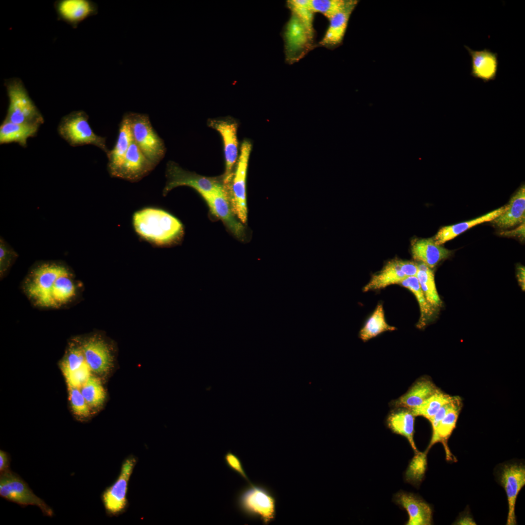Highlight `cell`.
Instances as JSON below:
<instances>
[{
  "label": "cell",
  "mask_w": 525,
  "mask_h": 525,
  "mask_svg": "<svg viewBox=\"0 0 525 525\" xmlns=\"http://www.w3.org/2000/svg\"><path fill=\"white\" fill-rule=\"evenodd\" d=\"M69 398L73 412L80 418H87L90 415L88 404L79 388L69 386Z\"/></svg>",
  "instance_id": "obj_40"
},
{
  "label": "cell",
  "mask_w": 525,
  "mask_h": 525,
  "mask_svg": "<svg viewBox=\"0 0 525 525\" xmlns=\"http://www.w3.org/2000/svg\"><path fill=\"white\" fill-rule=\"evenodd\" d=\"M133 225L140 237L158 246L177 243L184 233L183 225L176 218L163 210L154 208L135 212Z\"/></svg>",
  "instance_id": "obj_1"
},
{
  "label": "cell",
  "mask_w": 525,
  "mask_h": 525,
  "mask_svg": "<svg viewBox=\"0 0 525 525\" xmlns=\"http://www.w3.org/2000/svg\"><path fill=\"white\" fill-rule=\"evenodd\" d=\"M208 125L217 131L222 137L224 144L226 168L223 175L225 184L229 191L234 167L238 158V141L237 139L238 123L228 118L209 119Z\"/></svg>",
  "instance_id": "obj_11"
},
{
  "label": "cell",
  "mask_w": 525,
  "mask_h": 525,
  "mask_svg": "<svg viewBox=\"0 0 525 525\" xmlns=\"http://www.w3.org/2000/svg\"><path fill=\"white\" fill-rule=\"evenodd\" d=\"M90 370L86 362L80 368L65 377L68 386L81 387L90 377Z\"/></svg>",
  "instance_id": "obj_42"
},
{
  "label": "cell",
  "mask_w": 525,
  "mask_h": 525,
  "mask_svg": "<svg viewBox=\"0 0 525 525\" xmlns=\"http://www.w3.org/2000/svg\"><path fill=\"white\" fill-rule=\"evenodd\" d=\"M517 277L520 286L524 291L525 288V269L523 266H519L517 268Z\"/></svg>",
  "instance_id": "obj_46"
},
{
  "label": "cell",
  "mask_w": 525,
  "mask_h": 525,
  "mask_svg": "<svg viewBox=\"0 0 525 525\" xmlns=\"http://www.w3.org/2000/svg\"><path fill=\"white\" fill-rule=\"evenodd\" d=\"M394 501L407 512L409 519L406 525L432 524V509L420 497L411 493L400 491L395 495Z\"/></svg>",
  "instance_id": "obj_17"
},
{
  "label": "cell",
  "mask_w": 525,
  "mask_h": 525,
  "mask_svg": "<svg viewBox=\"0 0 525 525\" xmlns=\"http://www.w3.org/2000/svg\"><path fill=\"white\" fill-rule=\"evenodd\" d=\"M76 287L70 271L59 277L55 281L51 292L52 307L64 304L75 295Z\"/></svg>",
  "instance_id": "obj_33"
},
{
  "label": "cell",
  "mask_w": 525,
  "mask_h": 525,
  "mask_svg": "<svg viewBox=\"0 0 525 525\" xmlns=\"http://www.w3.org/2000/svg\"><path fill=\"white\" fill-rule=\"evenodd\" d=\"M225 460L226 464L230 468L237 472L249 483H251L244 470L241 461L237 456L228 452L225 456Z\"/></svg>",
  "instance_id": "obj_43"
},
{
  "label": "cell",
  "mask_w": 525,
  "mask_h": 525,
  "mask_svg": "<svg viewBox=\"0 0 525 525\" xmlns=\"http://www.w3.org/2000/svg\"><path fill=\"white\" fill-rule=\"evenodd\" d=\"M461 408V400L447 413L440 421L436 429L432 432L430 443L425 451L427 453L435 444L441 442L445 451L446 460L449 461L456 460V458L450 450L448 445V440L456 427Z\"/></svg>",
  "instance_id": "obj_21"
},
{
  "label": "cell",
  "mask_w": 525,
  "mask_h": 525,
  "mask_svg": "<svg viewBox=\"0 0 525 525\" xmlns=\"http://www.w3.org/2000/svg\"><path fill=\"white\" fill-rule=\"evenodd\" d=\"M10 463L9 456L7 453L0 451V473L9 470Z\"/></svg>",
  "instance_id": "obj_45"
},
{
  "label": "cell",
  "mask_w": 525,
  "mask_h": 525,
  "mask_svg": "<svg viewBox=\"0 0 525 525\" xmlns=\"http://www.w3.org/2000/svg\"><path fill=\"white\" fill-rule=\"evenodd\" d=\"M356 5L340 12L329 19L328 28L319 44L328 48L340 45L345 34L350 17Z\"/></svg>",
  "instance_id": "obj_29"
},
{
  "label": "cell",
  "mask_w": 525,
  "mask_h": 525,
  "mask_svg": "<svg viewBox=\"0 0 525 525\" xmlns=\"http://www.w3.org/2000/svg\"><path fill=\"white\" fill-rule=\"evenodd\" d=\"M411 253L414 260L432 269L441 261L449 257L451 251L437 244L434 239L428 238L414 241Z\"/></svg>",
  "instance_id": "obj_22"
},
{
  "label": "cell",
  "mask_w": 525,
  "mask_h": 525,
  "mask_svg": "<svg viewBox=\"0 0 525 525\" xmlns=\"http://www.w3.org/2000/svg\"><path fill=\"white\" fill-rule=\"evenodd\" d=\"M53 5L58 20L74 29L98 13L97 5L90 0H58Z\"/></svg>",
  "instance_id": "obj_16"
},
{
  "label": "cell",
  "mask_w": 525,
  "mask_h": 525,
  "mask_svg": "<svg viewBox=\"0 0 525 525\" xmlns=\"http://www.w3.org/2000/svg\"><path fill=\"white\" fill-rule=\"evenodd\" d=\"M525 187L522 185L510 199L506 210L493 223L501 228H508L525 223Z\"/></svg>",
  "instance_id": "obj_24"
},
{
  "label": "cell",
  "mask_w": 525,
  "mask_h": 525,
  "mask_svg": "<svg viewBox=\"0 0 525 525\" xmlns=\"http://www.w3.org/2000/svg\"><path fill=\"white\" fill-rule=\"evenodd\" d=\"M406 278L401 269L399 260H392L388 261L380 271L372 276L369 281L363 287V291L379 290L392 284H399Z\"/></svg>",
  "instance_id": "obj_26"
},
{
  "label": "cell",
  "mask_w": 525,
  "mask_h": 525,
  "mask_svg": "<svg viewBox=\"0 0 525 525\" xmlns=\"http://www.w3.org/2000/svg\"><path fill=\"white\" fill-rule=\"evenodd\" d=\"M8 106L3 122L41 125L44 118L30 97L22 81L18 77L5 80Z\"/></svg>",
  "instance_id": "obj_2"
},
{
  "label": "cell",
  "mask_w": 525,
  "mask_h": 525,
  "mask_svg": "<svg viewBox=\"0 0 525 525\" xmlns=\"http://www.w3.org/2000/svg\"><path fill=\"white\" fill-rule=\"evenodd\" d=\"M16 252L0 238V275L3 276L17 258Z\"/></svg>",
  "instance_id": "obj_41"
},
{
  "label": "cell",
  "mask_w": 525,
  "mask_h": 525,
  "mask_svg": "<svg viewBox=\"0 0 525 525\" xmlns=\"http://www.w3.org/2000/svg\"><path fill=\"white\" fill-rule=\"evenodd\" d=\"M64 265L56 263H44L34 267L24 282L25 291L37 305L52 307L51 292L57 279L68 272Z\"/></svg>",
  "instance_id": "obj_4"
},
{
  "label": "cell",
  "mask_w": 525,
  "mask_h": 525,
  "mask_svg": "<svg viewBox=\"0 0 525 525\" xmlns=\"http://www.w3.org/2000/svg\"><path fill=\"white\" fill-rule=\"evenodd\" d=\"M311 8L314 13H320L329 19L337 13L353 5L355 0H309Z\"/></svg>",
  "instance_id": "obj_35"
},
{
  "label": "cell",
  "mask_w": 525,
  "mask_h": 525,
  "mask_svg": "<svg viewBox=\"0 0 525 525\" xmlns=\"http://www.w3.org/2000/svg\"><path fill=\"white\" fill-rule=\"evenodd\" d=\"M167 181L163 190L165 196L173 189L179 186H188L194 189L201 195L219 192H228L223 175L218 177H207L186 171L174 161H169L166 169Z\"/></svg>",
  "instance_id": "obj_6"
},
{
  "label": "cell",
  "mask_w": 525,
  "mask_h": 525,
  "mask_svg": "<svg viewBox=\"0 0 525 525\" xmlns=\"http://www.w3.org/2000/svg\"><path fill=\"white\" fill-rule=\"evenodd\" d=\"M81 387L80 391L88 405L96 407L104 402L105 392L97 378L90 376Z\"/></svg>",
  "instance_id": "obj_37"
},
{
  "label": "cell",
  "mask_w": 525,
  "mask_h": 525,
  "mask_svg": "<svg viewBox=\"0 0 525 525\" xmlns=\"http://www.w3.org/2000/svg\"><path fill=\"white\" fill-rule=\"evenodd\" d=\"M455 397L444 393L440 389L421 404L410 410L415 417L422 416L430 420L441 406L453 400Z\"/></svg>",
  "instance_id": "obj_34"
},
{
  "label": "cell",
  "mask_w": 525,
  "mask_h": 525,
  "mask_svg": "<svg viewBox=\"0 0 525 525\" xmlns=\"http://www.w3.org/2000/svg\"><path fill=\"white\" fill-rule=\"evenodd\" d=\"M40 126L2 122L0 126V144L14 142L26 147L27 140L36 135Z\"/></svg>",
  "instance_id": "obj_28"
},
{
  "label": "cell",
  "mask_w": 525,
  "mask_h": 525,
  "mask_svg": "<svg viewBox=\"0 0 525 525\" xmlns=\"http://www.w3.org/2000/svg\"><path fill=\"white\" fill-rule=\"evenodd\" d=\"M499 480L505 490L508 507L507 525L516 524L515 513L517 496L525 485V467L523 464H504L501 468Z\"/></svg>",
  "instance_id": "obj_12"
},
{
  "label": "cell",
  "mask_w": 525,
  "mask_h": 525,
  "mask_svg": "<svg viewBox=\"0 0 525 525\" xmlns=\"http://www.w3.org/2000/svg\"><path fill=\"white\" fill-rule=\"evenodd\" d=\"M401 268L404 274L408 277L416 276L419 270L418 263L409 261L399 260Z\"/></svg>",
  "instance_id": "obj_44"
},
{
  "label": "cell",
  "mask_w": 525,
  "mask_h": 525,
  "mask_svg": "<svg viewBox=\"0 0 525 525\" xmlns=\"http://www.w3.org/2000/svg\"><path fill=\"white\" fill-rule=\"evenodd\" d=\"M399 284L410 291L416 298L420 313L417 327H424L433 317L435 308L427 301L416 276L408 277Z\"/></svg>",
  "instance_id": "obj_31"
},
{
  "label": "cell",
  "mask_w": 525,
  "mask_h": 525,
  "mask_svg": "<svg viewBox=\"0 0 525 525\" xmlns=\"http://www.w3.org/2000/svg\"><path fill=\"white\" fill-rule=\"evenodd\" d=\"M252 147V143L248 140H244L242 142L229 191L232 210L242 223H245L247 220L246 178Z\"/></svg>",
  "instance_id": "obj_9"
},
{
  "label": "cell",
  "mask_w": 525,
  "mask_h": 525,
  "mask_svg": "<svg viewBox=\"0 0 525 525\" xmlns=\"http://www.w3.org/2000/svg\"><path fill=\"white\" fill-rule=\"evenodd\" d=\"M201 196L206 202L211 213L221 219L229 230L238 238L245 236V228L234 213L228 192L206 193Z\"/></svg>",
  "instance_id": "obj_15"
},
{
  "label": "cell",
  "mask_w": 525,
  "mask_h": 525,
  "mask_svg": "<svg viewBox=\"0 0 525 525\" xmlns=\"http://www.w3.org/2000/svg\"><path fill=\"white\" fill-rule=\"evenodd\" d=\"M507 208V205L504 206L474 219L444 227L439 230L434 240L437 244L441 245L473 226L484 222L492 221L503 213Z\"/></svg>",
  "instance_id": "obj_27"
},
{
  "label": "cell",
  "mask_w": 525,
  "mask_h": 525,
  "mask_svg": "<svg viewBox=\"0 0 525 525\" xmlns=\"http://www.w3.org/2000/svg\"><path fill=\"white\" fill-rule=\"evenodd\" d=\"M86 362L81 346L71 345L61 364L64 376L66 377L76 370Z\"/></svg>",
  "instance_id": "obj_39"
},
{
  "label": "cell",
  "mask_w": 525,
  "mask_h": 525,
  "mask_svg": "<svg viewBox=\"0 0 525 525\" xmlns=\"http://www.w3.org/2000/svg\"><path fill=\"white\" fill-rule=\"evenodd\" d=\"M313 38L302 21L292 12L284 32L287 59L293 62L303 56L311 48Z\"/></svg>",
  "instance_id": "obj_13"
},
{
  "label": "cell",
  "mask_w": 525,
  "mask_h": 525,
  "mask_svg": "<svg viewBox=\"0 0 525 525\" xmlns=\"http://www.w3.org/2000/svg\"><path fill=\"white\" fill-rule=\"evenodd\" d=\"M129 115L134 141L144 155L156 166L165 155L163 140L153 128L147 115L129 112Z\"/></svg>",
  "instance_id": "obj_7"
},
{
  "label": "cell",
  "mask_w": 525,
  "mask_h": 525,
  "mask_svg": "<svg viewBox=\"0 0 525 525\" xmlns=\"http://www.w3.org/2000/svg\"><path fill=\"white\" fill-rule=\"evenodd\" d=\"M395 327L386 322L383 305L378 304L359 333V338L364 342L387 331H393Z\"/></svg>",
  "instance_id": "obj_30"
},
{
  "label": "cell",
  "mask_w": 525,
  "mask_h": 525,
  "mask_svg": "<svg viewBox=\"0 0 525 525\" xmlns=\"http://www.w3.org/2000/svg\"><path fill=\"white\" fill-rule=\"evenodd\" d=\"M455 523L456 525H475L476 524L473 518L469 515L460 516Z\"/></svg>",
  "instance_id": "obj_48"
},
{
  "label": "cell",
  "mask_w": 525,
  "mask_h": 525,
  "mask_svg": "<svg viewBox=\"0 0 525 525\" xmlns=\"http://www.w3.org/2000/svg\"><path fill=\"white\" fill-rule=\"evenodd\" d=\"M503 235L508 236H519L522 238L525 237V223L521 225L518 228L515 230L502 232Z\"/></svg>",
  "instance_id": "obj_47"
},
{
  "label": "cell",
  "mask_w": 525,
  "mask_h": 525,
  "mask_svg": "<svg viewBox=\"0 0 525 525\" xmlns=\"http://www.w3.org/2000/svg\"><path fill=\"white\" fill-rule=\"evenodd\" d=\"M133 140L130 117L129 113H127L120 122L116 143L106 154L107 169L110 175L121 164Z\"/></svg>",
  "instance_id": "obj_23"
},
{
  "label": "cell",
  "mask_w": 525,
  "mask_h": 525,
  "mask_svg": "<svg viewBox=\"0 0 525 525\" xmlns=\"http://www.w3.org/2000/svg\"><path fill=\"white\" fill-rule=\"evenodd\" d=\"M155 167L133 140L121 164L111 176L137 182L149 174Z\"/></svg>",
  "instance_id": "obj_14"
},
{
  "label": "cell",
  "mask_w": 525,
  "mask_h": 525,
  "mask_svg": "<svg viewBox=\"0 0 525 525\" xmlns=\"http://www.w3.org/2000/svg\"><path fill=\"white\" fill-rule=\"evenodd\" d=\"M237 504L245 515L260 519L265 525L270 523L275 519L276 498L272 493L263 486L249 483V485L239 493Z\"/></svg>",
  "instance_id": "obj_5"
},
{
  "label": "cell",
  "mask_w": 525,
  "mask_h": 525,
  "mask_svg": "<svg viewBox=\"0 0 525 525\" xmlns=\"http://www.w3.org/2000/svg\"><path fill=\"white\" fill-rule=\"evenodd\" d=\"M81 346L86 362L91 370L100 373L108 370L111 365L112 357L104 340L95 336L91 337Z\"/></svg>",
  "instance_id": "obj_19"
},
{
  "label": "cell",
  "mask_w": 525,
  "mask_h": 525,
  "mask_svg": "<svg viewBox=\"0 0 525 525\" xmlns=\"http://www.w3.org/2000/svg\"><path fill=\"white\" fill-rule=\"evenodd\" d=\"M427 454L425 451L415 453L406 470V481L415 486L420 485L424 477L427 468Z\"/></svg>",
  "instance_id": "obj_36"
},
{
  "label": "cell",
  "mask_w": 525,
  "mask_h": 525,
  "mask_svg": "<svg viewBox=\"0 0 525 525\" xmlns=\"http://www.w3.org/2000/svg\"><path fill=\"white\" fill-rule=\"evenodd\" d=\"M418 267L416 277L426 299L434 308L440 307L441 301L436 288L433 271L422 262L418 263Z\"/></svg>",
  "instance_id": "obj_32"
},
{
  "label": "cell",
  "mask_w": 525,
  "mask_h": 525,
  "mask_svg": "<svg viewBox=\"0 0 525 525\" xmlns=\"http://www.w3.org/2000/svg\"><path fill=\"white\" fill-rule=\"evenodd\" d=\"M288 6L302 21L309 34L313 37V13L309 0H291L288 1Z\"/></svg>",
  "instance_id": "obj_38"
},
{
  "label": "cell",
  "mask_w": 525,
  "mask_h": 525,
  "mask_svg": "<svg viewBox=\"0 0 525 525\" xmlns=\"http://www.w3.org/2000/svg\"><path fill=\"white\" fill-rule=\"evenodd\" d=\"M464 47L471 57V75L484 83L494 80L498 68V53L487 48L475 51L467 46Z\"/></svg>",
  "instance_id": "obj_18"
},
{
  "label": "cell",
  "mask_w": 525,
  "mask_h": 525,
  "mask_svg": "<svg viewBox=\"0 0 525 525\" xmlns=\"http://www.w3.org/2000/svg\"><path fill=\"white\" fill-rule=\"evenodd\" d=\"M440 389L429 377H421L417 380L408 391L391 402L395 408L411 409L421 404L426 399Z\"/></svg>",
  "instance_id": "obj_20"
},
{
  "label": "cell",
  "mask_w": 525,
  "mask_h": 525,
  "mask_svg": "<svg viewBox=\"0 0 525 525\" xmlns=\"http://www.w3.org/2000/svg\"><path fill=\"white\" fill-rule=\"evenodd\" d=\"M88 121V116L85 111H72L62 118L57 127L58 134L71 146L93 145L107 154L109 150L105 138L96 134Z\"/></svg>",
  "instance_id": "obj_3"
},
{
  "label": "cell",
  "mask_w": 525,
  "mask_h": 525,
  "mask_svg": "<svg viewBox=\"0 0 525 525\" xmlns=\"http://www.w3.org/2000/svg\"><path fill=\"white\" fill-rule=\"evenodd\" d=\"M415 416L410 410L404 408H397L392 412L386 420V423L391 431L396 434L405 437L409 442L415 453L418 450L414 439Z\"/></svg>",
  "instance_id": "obj_25"
},
{
  "label": "cell",
  "mask_w": 525,
  "mask_h": 525,
  "mask_svg": "<svg viewBox=\"0 0 525 525\" xmlns=\"http://www.w3.org/2000/svg\"><path fill=\"white\" fill-rule=\"evenodd\" d=\"M137 462V457L133 455L126 457L122 461L117 478L103 492L102 500L108 516H118L126 511L129 506V482Z\"/></svg>",
  "instance_id": "obj_8"
},
{
  "label": "cell",
  "mask_w": 525,
  "mask_h": 525,
  "mask_svg": "<svg viewBox=\"0 0 525 525\" xmlns=\"http://www.w3.org/2000/svg\"><path fill=\"white\" fill-rule=\"evenodd\" d=\"M0 474V495L2 497L22 507L37 506L45 515L53 516L51 508L35 494L27 483L17 474L10 470Z\"/></svg>",
  "instance_id": "obj_10"
}]
</instances>
